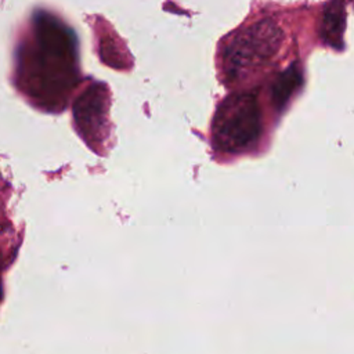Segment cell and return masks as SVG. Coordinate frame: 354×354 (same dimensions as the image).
<instances>
[{"label":"cell","mask_w":354,"mask_h":354,"mask_svg":"<svg viewBox=\"0 0 354 354\" xmlns=\"http://www.w3.org/2000/svg\"><path fill=\"white\" fill-rule=\"evenodd\" d=\"M346 26V7L340 0L328 3L322 11L319 35L324 43L330 47L342 48Z\"/></svg>","instance_id":"cell-3"},{"label":"cell","mask_w":354,"mask_h":354,"mask_svg":"<svg viewBox=\"0 0 354 354\" xmlns=\"http://www.w3.org/2000/svg\"><path fill=\"white\" fill-rule=\"evenodd\" d=\"M260 131V108L254 94H234L220 105L213 123V138L221 151H245L257 141Z\"/></svg>","instance_id":"cell-1"},{"label":"cell","mask_w":354,"mask_h":354,"mask_svg":"<svg viewBox=\"0 0 354 354\" xmlns=\"http://www.w3.org/2000/svg\"><path fill=\"white\" fill-rule=\"evenodd\" d=\"M283 41L282 29L272 19H261L243 29L225 51V71L231 79L253 73L272 58Z\"/></svg>","instance_id":"cell-2"},{"label":"cell","mask_w":354,"mask_h":354,"mask_svg":"<svg viewBox=\"0 0 354 354\" xmlns=\"http://www.w3.org/2000/svg\"><path fill=\"white\" fill-rule=\"evenodd\" d=\"M300 84H301V71L297 66V64H292L277 77L272 86V100L275 106L278 108L283 106L289 101V98L293 95V93L300 87Z\"/></svg>","instance_id":"cell-4"}]
</instances>
